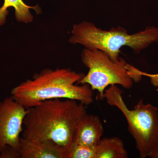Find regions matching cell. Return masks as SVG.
Listing matches in <instances>:
<instances>
[{"instance_id":"1","label":"cell","mask_w":158,"mask_h":158,"mask_svg":"<svg viewBox=\"0 0 158 158\" xmlns=\"http://www.w3.org/2000/svg\"><path fill=\"white\" fill-rule=\"evenodd\" d=\"M69 99L47 100L28 109L22 137L50 140L67 148L73 143L76 126L87 113L85 106Z\"/></svg>"},{"instance_id":"2","label":"cell","mask_w":158,"mask_h":158,"mask_svg":"<svg viewBox=\"0 0 158 158\" xmlns=\"http://www.w3.org/2000/svg\"><path fill=\"white\" fill-rule=\"evenodd\" d=\"M84 75L70 69H46L13 88L11 96L26 109L56 98L74 100L88 106L94 101V90L88 84H77Z\"/></svg>"},{"instance_id":"3","label":"cell","mask_w":158,"mask_h":158,"mask_svg":"<svg viewBox=\"0 0 158 158\" xmlns=\"http://www.w3.org/2000/svg\"><path fill=\"white\" fill-rule=\"evenodd\" d=\"M72 34L69 39L71 44L102 51L115 62L120 59V49L123 47H128L138 54L152 43H158V28L154 27L130 34L120 26L106 31L97 27L93 23L84 21L73 26Z\"/></svg>"},{"instance_id":"4","label":"cell","mask_w":158,"mask_h":158,"mask_svg":"<svg viewBox=\"0 0 158 158\" xmlns=\"http://www.w3.org/2000/svg\"><path fill=\"white\" fill-rule=\"evenodd\" d=\"M122 94L117 85H111L105 90L104 99L110 106L118 108L125 117L140 157L152 158L158 149V109L140 99L134 109L130 110Z\"/></svg>"},{"instance_id":"5","label":"cell","mask_w":158,"mask_h":158,"mask_svg":"<svg viewBox=\"0 0 158 158\" xmlns=\"http://www.w3.org/2000/svg\"><path fill=\"white\" fill-rule=\"evenodd\" d=\"M81 60L88 72L77 84H88L92 90H97L101 100L104 99V94L108 86L119 85L129 89L134 81H140L143 75V73L128 64L124 59L120 58L115 62L99 50L85 48L82 52Z\"/></svg>"},{"instance_id":"6","label":"cell","mask_w":158,"mask_h":158,"mask_svg":"<svg viewBox=\"0 0 158 158\" xmlns=\"http://www.w3.org/2000/svg\"><path fill=\"white\" fill-rule=\"evenodd\" d=\"M27 109L11 97L0 101V152L6 145L19 151Z\"/></svg>"},{"instance_id":"7","label":"cell","mask_w":158,"mask_h":158,"mask_svg":"<svg viewBox=\"0 0 158 158\" xmlns=\"http://www.w3.org/2000/svg\"><path fill=\"white\" fill-rule=\"evenodd\" d=\"M21 158H67V148L50 140L21 138L19 149Z\"/></svg>"},{"instance_id":"8","label":"cell","mask_w":158,"mask_h":158,"mask_svg":"<svg viewBox=\"0 0 158 158\" xmlns=\"http://www.w3.org/2000/svg\"><path fill=\"white\" fill-rule=\"evenodd\" d=\"M104 131L103 126L99 117L86 113L76 126L73 142L86 146H96L101 139Z\"/></svg>"},{"instance_id":"9","label":"cell","mask_w":158,"mask_h":158,"mask_svg":"<svg viewBox=\"0 0 158 158\" xmlns=\"http://www.w3.org/2000/svg\"><path fill=\"white\" fill-rule=\"evenodd\" d=\"M9 7L14 8L15 18L18 21L26 23L32 22L34 19L30 9H34L37 14L40 12L38 5L35 6H27L23 0H4V4L0 8V26L6 23V16L9 13L8 9Z\"/></svg>"},{"instance_id":"10","label":"cell","mask_w":158,"mask_h":158,"mask_svg":"<svg viewBox=\"0 0 158 158\" xmlns=\"http://www.w3.org/2000/svg\"><path fill=\"white\" fill-rule=\"evenodd\" d=\"M96 158H127V151L120 138H101L96 146Z\"/></svg>"},{"instance_id":"11","label":"cell","mask_w":158,"mask_h":158,"mask_svg":"<svg viewBox=\"0 0 158 158\" xmlns=\"http://www.w3.org/2000/svg\"><path fill=\"white\" fill-rule=\"evenodd\" d=\"M96 146H86L73 142L69 148L67 158H96Z\"/></svg>"},{"instance_id":"12","label":"cell","mask_w":158,"mask_h":158,"mask_svg":"<svg viewBox=\"0 0 158 158\" xmlns=\"http://www.w3.org/2000/svg\"><path fill=\"white\" fill-rule=\"evenodd\" d=\"M21 158L19 151L10 145H6L0 152V158Z\"/></svg>"},{"instance_id":"13","label":"cell","mask_w":158,"mask_h":158,"mask_svg":"<svg viewBox=\"0 0 158 158\" xmlns=\"http://www.w3.org/2000/svg\"><path fill=\"white\" fill-rule=\"evenodd\" d=\"M153 158H158V150L153 155L152 157Z\"/></svg>"}]
</instances>
